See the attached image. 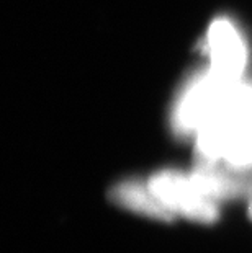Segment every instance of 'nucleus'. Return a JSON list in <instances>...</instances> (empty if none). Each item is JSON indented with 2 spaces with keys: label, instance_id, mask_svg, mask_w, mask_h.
Instances as JSON below:
<instances>
[{
  "label": "nucleus",
  "instance_id": "nucleus-3",
  "mask_svg": "<svg viewBox=\"0 0 252 253\" xmlns=\"http://www.w3.org/2000/svg\"><path fill=\"white\" fill-rule=\"evenodd\" d=\"M205 52L210 54L211 71L228 82H241L248 64V47L231 20L211 21L206 35Z\"/></svg>",
  "mask_w": 252,
  "mask_h": 253
},
{
  "label": "nucleus",
  "instance_id": "nucleus-4",
  "mask_svg": "<svg viewBox=\"0 0 252 253\" xmlns=\"http://www.w3.org/2000/svg\"><path fill=\"white\" fill-rule=\"evenodd\" d=\"M189 176L197 190L214 203L252 196V180L243 176V171L219 167L218 162L197 160Z\"/></svg>",
  "mask_w": 252,
  "mask_h": 253
},
{
  "label": "nucleus",
  "instance_id": "nucleus-6",
  "mask_svg": "<svg viewBox=\"0 0 252 253\" xmlns=\"http://www.w3.org/2000/svg\"><path fill=\"white\" fill-rule=\"evenodd\" d=\"M249 216H251V219H252V203H251V206H249Z\"/></svg>",
  "mask_w": 252,
  "mask_h": 253
},
{
  "label": "nucleus",
  "instance_id": "nucleus-2",
  "mask_svg": "<svg viewBox=\"0 0 252 253\" xmlns=\"http://www.w3.org/2000/svg\"><path fill=\"white\" fill-rule=\"evenodd\" d=\"M152 195L172 214L200 224H214L219 219L218 203L197 190L189 173L160 170L146 181Z\"/></svg>",
  "mask_w": 252,
  "mask_h": 253
},
{
  "label": "nucleus",
  "instance_id": "nucleus-1",
  "mask_svg": "<svg viewBox=\"0 0 252 253\" xmlns=\"http://www.w3.org/2000/svg\"><path fill=\"white\" fill-rule=\"evenodd\" d=\"M238 82H228L211 69L192 77L175 101L172 127L180 136L197 134L205 123L223 106Z\"/></svg>",
  "mask_w": 252,
  "mask_h": 253
},
{
  "label": "nucleus",
  "instance_id": "nucleus-5",
  "mask_svg": "<svg viewBox=\"0 0 252 253\" xmlns=\"http://www.w3.org/2000/svg\"><path fill=\"white\" fill-rule=\"evenodd\" d=\"M113 199L131 211L157 220H172L174 216L152 195L146 183L125 181L113 190Z\"/></svg>",
  "mask_w": 252,
  "mask_h": 253
}]
</instances>
